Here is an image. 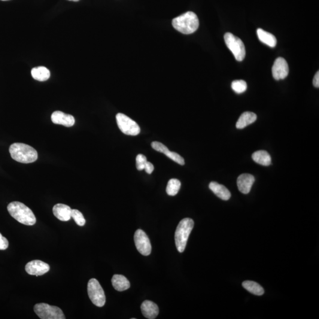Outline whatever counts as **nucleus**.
Here are the masks:
<instances>
[{
	"mask_svg": "<svg viewBox=\"0 0 319 319\" xmlns=\"http://www.w3.org/2000/svg\"><path fill=\"white\" fill-rule=\"evenodd\" d=\"M7 210L11 217L21 224L32 226L36 223L35 214L23 203L11 202L8 205Z\"/></svg>",
	"mask_w": 319,
	"mask_h": 319,
	"instance_id": "2",
	"label": "nucleus"
},
{
	"mask_svg": "<svg viewBox=\"0 0 319 319\" xmlns=\"http://www.w3.org/2000/svg\"><path fill=\"white\" fill-rule=\"evenodd\" d=\"M172 25L178 32L184 35H190L199 28V21L193 12L187 11L172 21Z\"/></svg>",
	"mask_w": 319,
	"mask_h": 319,
	"instance_id": "1",
	"label": "nucleus"
},
{
	"mask_svg": "<svg viewBox=\"0 0 319 319\" xmlns=\"http://www.w3.org/2000/svg\"><path fill=\"white\" fill-rule=\"evenodd\" d=\"M255 182L254 176L248 173L240 175L237 179V186L241 193L248 194L250 193L252 186Z\"/></svg>",
	"mask_w": 319,
	"mask_h": 319,
	"instance_id": "13",
	"label": "nucleus"
},
{
	"mask_svg": "<svg viewBox=\"0 0 319 319\" xmlns=\"http://www.w3.org/2000/svg\"><path fill=\"white\" fill-rule=\"evenodd\" d=\"M209 189H210L215 195H217L220 199L224 200H228L230 199L231 194L230 191L226 186L217 183V182H212L209 184Z\"/></svg>",
	"mask_w": 319,
	"mask_h": 319,
	"instance_id": "16",
	"label": "nucleus"
},
{
	"mask_svg": "<svg viewBox=\"0 0 319 319\" xmlns=\"http://www.w3.org/2000/svg\"><path fill=\"white\" fill-rule=\"evenodd\" d=\"M313 84H314V87L316 88L319 87V72L318 71L317 74L315 75L314 79V81H313Z\"/></svg>",
	"mask_w": 319,
	"mask_h": 319,
	"instance_id": "31",
	"label": "nucleus"
},
{
	"mask_svg": "<svg viewBox=\"0 0 319 319\" xmlns=\"http://www.w3.org/2000/svg\"><path fill=\"white\" fill-rule=\"evenodd\" d=\"M111 281L114 288L118 291H125L130 287V281L122 275H114L112 276Z\"/></svg>",
	"mask_w": 319,
	"mask_h": 319,
	"instance_id": "18",
	"label": "nucleus"
},
{
	"mask_svg": "<svg viewBox=\"0 0 319 319\" xmlns=\"http://www.w3.org/2000/svg\"><path fill=\"white\" fill-rule=\"evenodd\" d=\"M151 147L154 149V150L165 154H166L167 152L169 150L168 148L167 147L166 145L163 144L162 143H161V142H160L157 141H154L152 142Z\"/></svg>",
	"mask_w": 319,
	"mask_h": 319,
	"instance_id": "28",
	"label": "nucleus"
},
{
	"mask_svg": "<svg viewBox=\"0 0 319 319\" xmlns=\"http://www.w3.org/2000/svg\"><path fill=\"white\" fill-rule=\"evenodd\" d=\"M141 310L144 317L149 319H156L159 314V307L149 300H145L142 303Z\"/></svg>",
	"mask_w": 319,
	"mask_h": 319,
	"instance_id": "15",
	"label": "nucleus"
},
{
	"mask_svg": "<svg viewBox=\"0 0 319 319\" xmlns=\"http://www.w3.org/2000/svg\"><path fill=\"white\" fill-rule=\"evenodd\" d=\"M272 73L273 78L276 81L284 80L286 78L289 73L286 60L282 57L276 59L272 68Z\"/></svg>",
	"mask_w": 319,
	"mask_h": 319,
	"instance_id": "10",
	"label": "nucleus"
},
{
	"mask_svg": "<svg viewBox=\"0 0 319 319\" xmlns=\"http://www.w3.org/2000/svg\"><path fill=\"white\" fill-rule=\"evenodd\" d=\"M117 123L120 130L129 136H137L140 133V128L137 123L127 115L118 113L116 115Z\"/></svg>",
	"mask_w": 319,
	"mask_h": 319,
	"instance_id": "8",
	"label": "nucleus"
},
{
	"mask_svg": "<svg viewBox=\"0 0 319 319\" xmlns=\"http://www.w3.org/2000/svg\"><path fill=\"white\" fill-rule=\"evenodd\" d=\"M53 213L60 221L66 222L71 220L72 209L69 206L58 203L53 206Z\"/></svg>",
	"mask_w": 319,
	"mask_h": 319,
	"instance_id": "14",
	"label": "nucleus"
},
{
	"mask_svg": "<svg viewBox=\"0 0 319 319\" xmlns=\"http://www.w3.org/2000/svg\"><path fill=\"white\" fill-rule=\"evenodd\" d=\"M257 115L252 112H245L239 118L236 124L238 129H243L257 120Z\"/></svg>",
	"mask_w": 319,
	"mask_h": 319,
	"instance_id": "17",
	"label": "nucleus"
},
{
	"mask_svg": "<svg viewBox=\"0 0 319 319\" xmlns=\"http://www.w3.org/2000/svg\"><path fill=\"white\" fill-rule=\"evenodd\" d=\"M32 76L35 80L44 82L47 81L50 77L49 70L44 66L36 67L32 70Z\"/></svg>",
	"mask_w": 319,
	"mask_h": 319,
	"instance_id": "21",
	"label": "nucleus"
},
{
	"mask_svg": "<svg viewBox=\"0 0 319 319\" xmlns=\"http://www.w3.org/2000/svg\"><path fill=\"white\" fill-rule=\"evenodd\" d=\"M181 187V183L178 179H170L166 187V192L169 196H175L179 192Z\"/></svg>",
	"mask_w": 319,
	"mask_h": 319,
	"instance_id": "23",
	"label": "nucleus"
},
{
	"mask_svg": "<svg viewBox=\"0 0 319 319\" xmlns=\"http://www.w3.org/2000/svg\"><path fill=\"white\" fill-rule=\"evenodd\" d=\"M227 46L232 51L237 61L241 62L245 57V47L244 43L232 33H227L224 36Z\"/></svg>",
	"mask_w": 319,
	"mask_h": 319,
	"instance_id": "5",
	"label": "nucleus"
},
{
	"mask_svg": "<svg viewBox=\"0 0 319 319\" xmlns=\"http://www.w3.org/2000/svg\"><path fill=\"white\" fill-rule=\"evenodd\" d=\"M25 269L29 274L38 276L49 271L50 266L41 260H33L26 264Z\"/></svg>",
	"mask_w": 319,
	"mask_h": 319,
	"instance_id": "11",
	"label": "nucleus"
},
{
	"mask_svg": "<svg viewBox=\"0 0 319 319\" xmlns=\"http://www.w3.org/2000/svg\"><path fill=\"white\" fill-rule=\"evenodd\" d=\"M88 293L93 305L99 308L105 305L106 297L104 291L96 279H91L88 282Z\"/></svg>",
	"mask_w": 319,
	"mask_h": 319,
	"instance_id": "7",
	"label": "nucleus"
},
{
	"mask_svg": "<svg viewBox=\"0 0 319 319\" xmlns=\"http://www.w3.org/2000/svg\"><path fill=\"white\" fill-rule=\"evenodd\" d=\"M147 162V158L143 154H139L136 157L137 169L139 171L144 170L145 163Z\"/></svg>",
	"mask_w": 319,
	"mask_h": 319,
	"instance_id": "27",
	"label": "nucleus"
},
{
	"mask_svg": "<svg viewBox=\"0 0 319 319\" xmlns=\"http://www.w3.org/2000/svg\"><path fill=\"white\" fill-rule=\"evenodd\" d=\"M9 151L14 160L21 163H33L38 158V152L34 148L23 143L11 144Z\"/></svg>",
	"mask_w": 319,
	"mask_h": 319,
	"instance_id": "3",
	"label": "nucleus"
},
{
	"mask_svg": "<svg viewBox=\"0 0 319 319\" xmlns=\"http://www.w3.org/2000/svg\"><path fill=\"white\" fill-rule=\"evenodd\" d=\"M36 314L42 319H65L63 311L58 307L46 303H38L34 307Z\"/></svg>",
	"mask_w": 319,
	"mask_h": 319,
	"instance_id": "6",
	"label": "nucleus"
},
{
	"mask_svg": "<svg viewBox=\"0 0 319 319\" xmlns=\"http://www.w3.org/2000/svg\"><path fill=\"white\" fill-rule=\"evenodd\" d=\"M51 120L55 124H59L66 127L74 126L75 120L71 115L66 114L62 111H54L51 114Z\"/></svg>",
	"mask_w": 319,
	"mask_h": 319,
	"instance_id": "12",
	"label": "nucleus"
},
{
	"mask_svg": "<svg viewBox=\"0 0 319 319\" xmlns=\"http://www.w3.org/2000/svg\"><path fill=\"white\" fill-rule=\"evenodd\" d=\"M242 286L252 294L256 296H262L264 293V288L257 282L252 281L243 282Z\"/></svg>",
	"mask_w": 319,
	"mask_h": 319,
	"instance_id": "22",
	"label": "nucleus"
},
{
	"mask_svg": "<svg viewBox=\"0 0 319 319\" xmlns=\"http://www.w3.org/2000/svg\"><path fill=\"white\" fill-rule=\"evenodd\" d=\"M257 36L259 40L263 44L271 47H274L276 45V39L271 33L264 31L261 29L257 30Z\"/></svg>",
	"mask_w": 319,
	"mask_h": 319,
	"instance_id": "20",
	"label": "nucleus"
},
{
	"mask_svg": "<svg viewBox=\"0 0 319 319\" xmlns=\"http://www.w3.org/2000/svg\"><path fill=\"white\" fill-rule=\"evenodd\" d=\"M194 227V221L190 218H184L179 223L175 232V244L179 253H183Z\"/></svg>",
	"mask_w": 319,
	"mask_h": 319,
	"instance_id": "4",
	"label": "nucleus"
},
{
	"mask_svg": "<svg viewBox=\"0 0 319 319\" xmlns=\"http://www.w3.org/2000/svg\"><path fill=\"white\" fill-rule=\"evenodd\" d=\"M144 170H145V171L148 174H151L152 172H153L154 170L153 164L150 162H147V163H145Z\"/></svg>",
	"mask_w": 319,
	"mask_h": 319,
	"instance_id": "30",
	"label": "nucleus"
},
{
	"mask_svg": "<svg viewBox=\"0 0 319 319\" xmlns=\"http://www.w3.org/2000/svg\"><path fill=\"white\" fill-rule=\"evenodd\" d=\"M69 1H72L77 2V1H80V0H69Z\"/></svg>",
	"mask_w": 319,
	"mask_h": 319,
	"instance_id": "32",
	"label": "nucleus"
},
{
	"mask_svg": "<svg viewBox=\"0 0 319 319\" xmlns=\"http://www.w3.org/2000/svg\"><path fill=\"white\" fill-rule=\"evenodd\" d=\"M2 1H8V0H2Z\"/></svg>",
	"mask_w": 319,
	"mask_h": 319,
	"instance_id": "33",
	"label": "nucleus"
},
{
	"mask_svg": "<svg viewBox=\"0 0 319 319\" xmlns=\"http://www.w3.org/2000/svg\"><path fill=\"white\" fill-rule=\"evenodd\" d=\"M71 217L79 226L83 227L86 223L83 214L77 209H72Z\"/></svg>",
	"mask_w": 319,
	"mask_h": 319,
	"instance_id": "25",
	"label": "nucleus"
},
{
	"mask_svg": "<svg viewBox=\"0 0 319 319\" xmlns=\"http://www.w3.org/2000/svg\"><path fill=\"white\" fill-rule=\"evenodd\" d=\"M8 247V241L7 238L0 233V250H5Z\"/></svg>",
	"mask_w": 319,
	"mask_h": 319,
	"instance_id": "29",
	"label": "nucleus"
},
{
	"mask_svg": "<svg viewBox=\"0 0 319 319\" xmlns=\"http://www.w3.org/2000/svg\"><path fill=\"white\" fill-rule=\"evenodd\" d=\"M252 158L255 162L260 165L269 166L272 164V158L268 152L264 150L255 151L252 155Z\"/></svg>",
	"mask_w": 319,
	"mask_h": 319,
	"instance_id": "19",
	"label": "nucleus"
},
{
	"mask_svg": "<svg viewBox=\"0 0 319 319\" xmlns=\"http://www.w3.org/2000/svg\"><path fill=\"white\" fill-rule=\"evenodd\" d=\"M232 89L237 93H242L245 92L247 89V84L243 80H236L232 82Z\"/></svg>",
	"mask_w": 319,
	"mask_h": 319,
	"instance_id": "24",
	"label": "nucleus"
},
{
	"mask_svg": "<svg viewBox=\"0 0 319 319\" xmlns=\"http://www.w3.org/2000/svg\"><path fill=\"white\" fill-rule=\"evenodd\" d=\"M135 242L139 253L148 256L151 253V245L150 239L145 232L141 229L136 230L135 234Z\"/></svg>",
	"mask_w": 319,
	"mask_h": 319,
	"instance_id": "9",
	"label": "nucleus"
},
{
	"mask_svg": "<svg viewBox=\"0 0 319 319\" xmlns=\"http://www.w3.org/2000/svg\"><path fill=\"white\" fill-rule=\"evenodd\" d=\"M166 156L170 158V159L174 161L176 163L179 164V165L183 166L184 165V160L183 157L180 156L178 153H175V152H172L169 150L167 152Z\"/></svg>",
	"mask_w": 319,
	"mask_h": 319,
	"instance_id": "26",
	"label": "nucleus"
}]
</instances>
